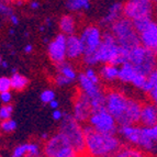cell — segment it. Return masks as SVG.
I'll return each mask as SVG.
<instances>
[{
	"mask_svg": "<svg viewBox=\"0 0 157 157\" xmlns=\"http://www.w3.org/2000/svg\"><path fill=\"white\" fill-rule=\"evenodd\" d=\"M142 103L120 90L105 92V108L113 115L119 126L126 124H139L141 118Z\"/></svg>",
	"mask_w": 157,
	"mask_h": 157,
	"instance_id": "cell-1",
	"label": "cell"
},
{
	"mask_svg": "<svg viewBox=\"0 0 157 157\" xmlns=\"http://www.w3.org/2000/svg\"><path fill=\"white\" fill-rule=\"evenodd\" d=\"M128 53L117 42L111 31L103 33L102 43L97 51L92 54L82 56V62L87 66H94L98 64H114L121 66L128 60Z\"/></svg>",
	"mask_w": 157,
	"mask_h": 157,
	"instance_id": "cell-2",
	"label": "cell"
},
{
	"mask_svg": "<svg viewBox=\"0 0 157 157\" xmlns=\"http://www.w3.org/2000/svg\"><path fill=\"white\" fill-rule=\"evenodd\" d=\"M86 139V155L94 157L115 156L122 146L121 141L115 134L96 131L88 125L84 126Z\"/></svg>",
	"mask_w": 157,
	"mask_h": 157,
	"instance_id": "cell-3",
	"label": "cell"
},
{
	"mask_svg": "<svg viewBox=\"0 0 157 157\" xmlns=\"http://www.w3.org/2000/svg\"><path fill=\"white\" fill-rule=\"evenodd\" d=\"M110 31L114 35L119 45L126 52H130L132 48L141 44L140 34L136 31L133 21L126 17H121L111 24Z\"/></svg>",
	"mask_w": 157,
	"mask_h": 157,
	"instance_id": "cell-4",
	"label": "cell"
},
{
	"mask_svg": "<svg viewBox=\"0 0 157 157\" xmlns=\"http://www.w3.org/2000/svg\"><path fill=\"white\" fill-rule=\"evenodd\" d=\"M58 131L63 132L67 136L78 156L86 155V139H85L84 126H81V123L74 118L73 114L64 115L63 120L60 121Z\"/></svg>",
	"mask_w": 157,
	"mask_h": 157,
	"instance_id": "cell-5",
	"label": "cell"
},
{
	"mask_svg": "<svg viewBox=\"0 0 157 157\" xmlns=\"http://www.w3.org/2000/svg\"><path fill=\"white\" fill-rule=\"evenodd\" d=\"M43 155L47 157H76L78 156L71 141L63 133L58 131L45 141Z\"/></svg>",
	"mask_w": 157,
	"mask_h": 157,
	"instance_id": "cell-6",
	"label": "cell"
},
{
	"mask_svg": "<svg viewBox=\"0 0 157 157\" xmlns=\"http://www.w3.org/2000/svg\"><path fill=\"white\" fill-rule=\"evenodd\" d=\"M126 62H130L140 73L144 74L145 76H148L157 67V56L155 55V53L142 44L132 48L128 53Z\"/></svg>",
	"mask_w": 157,
	"mask_h": 157,
	"instance_id": "cell-7",
	"label": "cell"
},
{
	"mask_svg": "<svg viewBox=\"0 0 157 157\" xmlns=\"http://www.w3.org/2000/svg\"><path fill=\"white\" fill-rule=\"evenodd\" d=\"M88 124L96 131L103 133L117 134L119 130V124L115 118L105 107L92 110L91 115L88 120Z\"/></svg>",
	"mask_w": 157,
	"mask_h": 157,
	"instance_id": "cell-8",
	"label": "cell"
},
{
	"mask_svg": "<svg viewBox=\"0 0 157 157\" xmlns=\"http://www.w3.org/2000/svg\"><path fill=\"white\" fill-rule=\"evenodd\" d=\"M77 81H78L80 91H82L89 97L94 110L105 107V92L101 89L100 84H96L92 80H90L85 75L84 71L78 74Z\"/></svg>",
	"mask_w": 157,
	"mask_h": 157,
	"instance_id": "cell-9",
	"label": "cell"
},
{
	"mask_svg": "<svg viewBox=\"0 0 157 157\" xmlns=\"http://www.w3.org/2000/svg\"><path fill=\"white\" fill-rule=\"evenodd\" d=\"M154 3L153 0H128L123 5V16L132 21L145 17H153Z\"/></svg>",
	"mask_w": 157,
	"mask_h": 157,
	"instance_id": "cell-10",
	"label": "cell"
},
{
	"mask_svg": "<svg viewBox=\"0 0 157 157\" xmlns=\"http://www.w3.org/2000/svg\"><path fill=\"white\" fill-rule=\"evenodd\" d=\"M80 39L84 43L85 47V53L86 54H92L99 48V46L102 43V36L103 33L101 32L99 26L90 24V25H86L80 32Z\"/></svg>",
	"mask_w": 157,
	"mask_h": 157,
	"instance_id": "cell-11",
	"label": "cell"
},
{
	"mask_svg": "<svg viewBox=\"0 0 157 157\" xmlns=\"http://www.w3.org/2000/svg\"><path fill=\"white\" fill-rule=\"evenodd\" d=\"M147 76L144 74L140 73L130 62H125L120 66V71H119L118 80L122 84H130L136 89L142 90L146 82Z\"/></svg>",
	"mask_w": 157,
	"mask_h": 157,
	"instance_id": "cell-12",
	"label": "cell"
},
{
	"mask_svg": "<svg viewBox=\"0 0 157 157\" xmlns=\"http://www.w3.org/2000/svg\"><path fill=\"white\" fill-rule=\"evenodd\" d=\"M47 55L55 65L65 62L67 58V35L60 32L47 44Z\"/></svg>",
	"mask_w": 157,
	"mask_h": 157,
	"instance_id": "cell-13",
	"label": "cell"
},
{
	"mask_svg": "<svg viewBox=\"0 0 157 157\" xmlns=\"http://www.w3.org/2000/svg\"><path fill=\"white\" fill-rule=\"evenodd\" d=\"M92 110L94 109H92V105L89 97L79 90V92L74 99L73 112H71L73 117L80 123H85V122H88L92 113Z\"/></svg>",
	"mask_w": 157,
	"mask_h": 157,
	"instance_id": "cell-14",
	"label": "cell"
},
{
	"mask_svg": "<svg viewBox=\"0 0 157 157\" xmlns=\"http://www.w3.org/2000/svg\"><path fill=\"white\" fill-rule=\"evenodd\" d=\"M118 133L128 144L140 147L142 139L144 135V128L139 126L137 124H126L119 126Z\"/></svg>",
	"mask_w": 157,
	"mask_h": 157,
	"instance_id": "cell-15",
	"label": "cell"
},
{
	"mask_svg": "<svg viewBox=\"0 0 157 157\" xmlns=\"http://www.w3.org/2000/svg\"><path fill=\"white\" fill-rule=\"evenodd\" d=\"M141 44L152 50L157 56V21L153 20L143 31L140 32Z\"/></svg>",
	"mask_w": 157,
	"mask_h": 157,
	"instance_id": "cell-16",
	"label": "cell"
},
{
	"mask_svg": "<svg viewBox=\"0 0 157 157\" xmlns=\"http://www.w3.org/2000/svg\"><path fill=\"white\" fill-rule=\"evenodd\" d=\"M85 53L84 43L80 35L71 34L67 35V58L69 60H77L82 58Z\"/></svg>",
	"mask_w": 157,
	"mask_h": 157,
	"instance_id": "cell-17",
	"label": "cell"
},
{
	"mask_svg": "<svg viewBox=\"0 0 157 157\" xmlns=\"http://www.w3.org/2000/svg\"><path fill=\"white\" fill-rule=\"evenodd\" d=\"M157 123V105L155 102H146L143 103L141 111L140 124L143 126H153Z\"/></svg>",
	"mask_w": 157,
	"mask_h": 157,
	"instance_id": "cell-18",
	"label": "cell"
},
{
	"mask_svg": "<svg viewBox=\"0 0 157 157\" xmlns=\"http://www.w3.org/2000/svg\"><path fill=\"white\" fill-rule=\"evenodd\" d=\"M121 17H123V5L120 2H115L112 6H110L107 14L102 18V24L111 25L117 20H119Z\"/></svg>",
	"mask_w": 157,
	"mask_h": 157,
	"instance_id": "cell-19",
	"label": "cell"
},
{
	"mask_svg": "<svg viewBox=\"0 0 157 157\" xmlns=\"http://www.w3.org/2000/svg\"><path fill=\"white\" fill-rule=\"evenodd\" d=\"M119 71H120V66L114 64H103L100 67L99 75L102 80L107 82H113L114 80H118Z\"/></svg>",
	"mask_w": 157,
	"mask_h": 157,
	"instance_id": "cell-20",
	"label": "cell"
},
{
	"mask_svg": "<svg viewBox=\"0 0 157 157\" xmlns=\"http://www.w3.org/2000/svg\"><path fill=\"white\" fill-rule=\"evenodd\" d=\"M58 26H59V31L65 34V35L75 34L77 29L76 19L71 14H64V16H62L59 18Z\"/></svg>",
	"mask_w": 157,
	"mask_h": 157,
	"instance_id": "cell-21",
	"label": "cell"
},
{
	"mask_svg": "<svg viewBox=\"0 0 157 157\" xmlns=\"http://www.w3.org/2000/svg\"><path fill=\"white\" fill-rule=\"evenodd\" d=\"M145 153L140 147H136L134 145H122L117 153L115 156L118 157H142L144 156Z\"/></svg>",
	"mask_w": 157,
	"mask_h": 157,
	"instance_id": "cell-22",
	"label": "cell"
},
{
	"mask_svg": "<svg viewBox=\"0 0 157 157\" xmlns=\"http://www.w3.org/2000/svg\"><path fill=\"white\" fill-rule=\"evenodd\" d=\"M66 8L71 12H81L90 9V0H66Z\"/></svg>",
	"mask_w": 157,
	"mask_h": 157,
	"instance_id": "cell-23",
	"label": "cell"
},
{
	"mask_svg": "<svg viewBox=\"0 0 157 157\" xmlns=\"http://www.w3.org/2000/svg\"><path fill=\"white\" fill-rule=\"evenodd\" d=\"M10 78H11V87H12V90H14V91H22L29 85V79L19 73L12 74V76Z\"/></svg>",
	"mask_w": 157,
	"mask_h": 157,
	"instance_id": "cell-24",
	"label": "cell"
},
{
	"mask_svg": "<svg viewBox=\"0 0 157 157\" xmlns=\"http://www.w3.org/2000/svg\"><path fill=\"white\" fill-rule=\"evenodd\" d=\"M56 67H57V73L63 74L64 76L68 77V78L71 79L73 81H76L77 78H78V73L73 67V65H71L69 63L63 62V63L56 65Z\"/></svg>",
	"mask_w": 157,
	"mask_h": 157,
	"instance_id": "cell-25",
	"label": "cell"
},
{
	"mask_svg": "<svg viewBox=\"0 0 157 157\" xmlns=\"http://www.w3.org/2000/svg\"><path fill=\"white\" fill-rule=\"evenodd\" d=\"M156 86H157V67L147 76L146 82H145L144 87L142 88V91L145 92V94H149V91L153 88H155Z\"/></svg>",
	"mask_w": 157,
	"mask_h": 157,
	"instance_id": "cell-26",
	"label": "cell"
},
{
	"mask_svg": "<svg viewBox=\"0 0 157 157\" xmlns=\"http://www.w3.org/2000/svg\"><path fill=\"white\" fill-rule=\"evenodd\" d=\"M26 148H28V155H26L28 157H39L43 153V148L35 142L26 143Z\"/></svg>",
	"mask_w": 157,
	"mask_h": 157,
	"instance_id": "cell-27",
	"label": "cell"
},
{
	"mask_svg": "<svg viewBox=\"0 0 157 157\" xmlns=\"http://www.w3.org/2000/svg\"><path fill=\"white\" fill-rule=\"evenodd\" d=\"M0 128L2 133L5 134H10L12 132H14L17 130V122L12 119H7V120L1 121V124H0Z\"/></svg>",
	"mask_w": 157,
	"mask_h": 157,
	"instance_id": "cell-28",
	"label": "cell"
},
{
	"mask_svg": "<svg viewBox=\"0 0 157 157\" xmlns=\"http://www.w3.org/2000/svg\"><path fill=\"white\" fill-rule=\"evenodd\" d=\"M152 21H153V17H145V18L136 19V20L133 21V23H134V26H135L136 31L140 33V32L143 31Z\"/></svg>",
	"mask_w": 157,
	"mask_h": 157,
	"instance_id": "cell-29",
	"label": "cell"
},
{
	"mask_svg": "<svg viewBox=\"0 0 157 157\" xmlns=\"http://www.w3.org/2000/svg\"><path fill=\"white\" fill-rule=\"evenodd\" d=\"M74 81L71 79H69L68 77L64 76L63 74L56 73V75L54 76V84L57 87H67L71 84H73Z\"/></svg>",
	"mask_w": 157,
	"mask_h": 157,
	"instance_id": "cell-30",
	"label": "cell"
},
{
	"mask_svg": "<svg viewBox=\"0 0 157 157\" xmlns=\"http://www.w3.org/2000/svg\"><path fill=\"white\" fill-rule=\"evenodd\" d=\"M54 99H55V92L53 89H45L40 94V100L45 105H48Z\"/></svg>",
	"mask_w": 157,
	"mask_h": 157,
	"instance_id": "cell-31",
	"label": "cell"
},
{
	"mask_svg": "<svg viewBox=\"0 0 157 157\" xmlns=\"http://www.w3.org/2000/svg\"><path fill=\"white\" fill-rule=\"evenodd\" d=\"M13 113V107L9 103V105H2L0 108V120H7L12 117Z\"/></svg>",
	"mask_w": 157,
	"mask_h": 157,
	"instance_id": "cell-32",
	"label": "cell"
},
{
	"mask_svg": "<svg viewBox=\"0 0 157 157\" xmlns=\"http://www.w3.org/2000/svg\"><path fill=\"white\" fill-rule=\"evenodd\" d=\"M84 73L90 80H92L94 82H96V84H100V79H101V77H100L99 74L94 71L91 66H88V67L84 71Z\"/></svg>",
	"mask_w": 157,
	"mask_h": 157,
	"instance_id": "cell-33",
	"label": "cell"
},
{
	"mask_svg": "<svg viewBox=\"0 0 157 157\" xmlns=\"http://www.w3.org/2000/svg\"><path fill=\"white\" fill-rule=\"evenodd\" d=\"M12 157H24L28 155V148H26V143L24 144L17 145L14 148L12 149V153H11Z\"/></svg>",
	"mask_w": 157,
	"mask_h": 157,
	"instance_id": "cell-34",
	"label": "cell"
},
{
	"mask_svg": "<svg viewBox=\"0 0 157 157\" xmlns=\"http://www.w3.org/2000/svg\"><path fill=\"white\" fill-rule=\"evenodd\" d=\"M0 12H1V16H2L3 19H8V20L13 14V10L10 7V5L8 3V1L7 2H5V1L1 2V5H0Z\"/></svg>",
	"mask_w": 157,
	"mask_h": 157,
	"instance_id": "cell-35",
	"label": "cell"
},
{
	"mask_svg": "<svg viewBox=\"0 0 157 157\" xmlns=\"http://www.w3.org/2000/svg\"><path fill=\"white\" fill-rule=\"evenodd\" d=\"M12 89L11 87V78L8 76H2L0 78V92L9 91Z\"/></svg>",
	"mask_w": 157,
	"mask_h": 157,
	"instance_id": "cell-36",
	"label": "cell"
},
{
	"mask_svg": "<svg viewBox=\"0 0 157 157\" xmlns=\"http://www.w3.org/2000/svg\"><path fill=\"white\" fill-rule=\"evenodd\" d=\"M0 100H1V103L2 105H9L12 101V94L9 91H3L0 92Z\"/></svg>",
	"mask_w": 157,
	"mask_h": 157,
	"instance_id": "cell-37",
	"label": "cell"
},
{
	"mask_svg": "<svg viewBox=\"0 0 157 157\" xmlns=\"http://www.w3.org/2000/svg\"><path fill=\"white\" fill-rule=\"evenodd\" d=\"M146 128V126H145ZM146 131L148 133V135L152 137L154 141L157 142V123L153 126H149V128H146Z\"/></svg>",
	"mask_w": 157,
	"mask_h": 157,
	"instance_id": "cell-38",
	"label": "cell"
},
{
	"mask_svg": "<svg viewBox=\"0 0 157 157\" xmlns=\"http://www.w3.org/2000/svg\"><path fill=\"white\" fill-rule=\"evenodd\" d=\"M64 113L62 112V111L59 110V109H54L53 110V112H52V118H53V120H55V121H62L63 120V118H64Z\"/></svg>",
	"mask_w": 157,
	"mask_h": 157,
	"instance_id": "cell-39",
	"label": "cell"
},
{
	"mask_svg": "<svg viewBox=\"0 0 157 157\" xmlns=\"http://www.w3.org/2000/svg\"><path fill=\"white\" fill-rule=\"evenodd\" d=\"M148 96H149V98H151V100H152L153 102H155V103L157 105V86L155 87V88H153V89L149 91Z\"/></svg>",
	"mask_w": 157,
	"mask_h": 157,
	"instance_id": "cell-40",
	"label": "cell"
},
{
	"mask_svg": "<svg viewBox=\"0 0 157 157\" xmlns=\"http://www.w3.org/2000/svg\"><path fill=\"white\" fill-rule=\"evenodd\" d=\"M9 21H10V23L12 24V25H18L19 24V18L18 16H17L16 13H13L12 16L9 18Z\"/></svg>",
	"mask_w": 157,
	"mask_h": 157,
	"instance_id": "cell-41",
	"label": "cell"
},
{
	"mask_svg": "<svg viewBox=\"0 0 157 157\" xmlns=\"http://www.w3.org/2000/svg\"><path fill=\"white\" fill-rule=\"evenodd\" d=\"M48 105H50V108L53 109V110H54V109H58V108H59V102H58L56 99H54L48 103Z\"/></svg>",
	"mask_w": 157,
	"mask_h": 157,
	"instance_id": "cell-42",
	"label": "cell"
},
{
	"mask_svg": "<svg viewBox=\"0 0 157 157\" xmlns=\"http://www.w3.org/2000/svg\"><path fill=\"white\" fill-rule=\"evenodd\" d=\"M23 51H24V53H26V54H31V53L33 52V46H32L31 44H26L25 46H24Z\"/></svg>",
	"mask_w": 157,
	"mask_h": 157,
	"instance_id": "cell-43",
	"label": "cell"
},
{
	"mask_svg": "<svg viewBox=\"0 0 157 157\" xmlns=\"http://www.w3.org/2000/svg\"><path fill=\"white\" fill-rule=\"evenodd\" d=\"M30 7H31V9H33V10H36V9L40 8V3L37 2V1H32V2L30 3Z\"/></svg>",
	"mask_w": 157,
	"mask_h": 157,
	"instance_id": "cell-44",
	"label": "cell"
},
{
	"mask_svg": "<svg viewBox=\"0 0 157 157\" xmlns=\"http://www.w3.org/2000/svg\"><path fill=\"white\" fill-rule=\"evenodd\" d=\"M9 67V64L7 60H3L1 59V68H3V69H7V68Z\"/></svg>",
	"mask_w": 157,
	"mask_h": 157,
	"instance_id": "cell-45",
	"label": "cell"
},
{
	"mask_svg": "<svg viewBox=\"0 0 157 157\" xmlns=\"http://www.w3.org/2000/svg\"><path fill=\"white\" fill-rule=\"evenodd\" d=\"M45 24H46L47 26L52 25V20H51V19H46V21H45Z\"/></svg>",
	"mask_w": 157,
	"mask_h": 157,
	"instance_id": "cell-46",
	"label": "cell"
},
{
	"mask_svg": "<svg viewBox=\"0 0 157 157\" xmlns=\"http://www.w3.org/2000/svg\"><path fill=\"white\" fill-rule=\"evenodd\" d=\"M154 12H155V17H156V21H157V2H155V9H154Z\"/></svg>",
	"mask_w": 157,
	"mask_h": 157,
	"instance_id": "cell-47",
	"label": "cell"
},
{
	"mask_svg": "<svg viewBox=\"0 0 157 157\" xmlns=\"http://www.w3.org/2000/svg\"><path fill=\"white\" fill-rule=\"evenodd\" d=\"M40 31L44 32L45 31V25H41V26H40Z\"/></svg>",
	"mask_w": 157,
	"mask_h": 157,
	"instance_id": "cell-48",
	"label": "cell"
},
{
	"mask_svg": "<svg viewBox=\"0 0 157 157\" xmlns=\"http://www.w3.org/2000/svg\"><path fill=\"white\" fill-rule=\"evenodd\" d=\"M9 34H10V35H13V34H14V30H13V29L9 30Z\"/></svg>",
	"mask_w": 157,
	"mask_h": 157,
	"instance_id": "cell-49",
	"label": "cell"
},
{
	"mask_svg": "<svg viewBox=\"0 0 157 157\" xmlns=\"http://www.w3.org/2000/svg\"><path fill=\"white\" fill-rule=\"evenodd\" d=\"M6 1H16V2H18V3H21L22 0H6Z\"/></svg>",
	"mask_w": 157,
	"mask_h": 157,
	"instance_id": "cell-50",
	"label": "cell"
},
{
	"mask_svg": "<svg viewBox=\"0 0 157 157\" xmlns=\"http://www.w3.org/2000/svg\"><path fill=\"white\" fill-rule=\"evenodd\" d=\"M153 1H154V2H157V0H153Z\"/></svg>",
	"mask_w": 157,
	"mask_h": 157,
	"instance_id": "cell-51",
	"label": "cell"
}]
</instances>
